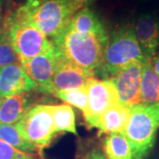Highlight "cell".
<instances>
[{"label": "cell", "instance_id": "obj_1", "mask_svg": "<svg viewBox=\"0 0 159 159\" xmlns=\"http://www.w3.org/2000/svg\"><path fill=\"white\" fill-rule=\"evenodd\" d=\"M76 12L67 0H26L11 14L52 40L66 29Z\"/></svg>", "mask_w": 159, "mask_h": 159}, {"label": "cell", "instance_id": "obj_2", "mask_svg": "<svg viewBox=\"0 0 159 159\" xmlns=\"http://www.w3.org/2000/svg\"><path fill=\"white\" fill-rule=\"evenodd\" d=\"M108 37L80 33L70 27L52 39L58 55L80 67L97 74L102 62V55L108 43Z\"/></svg>", "mask_w": 159, "mask_h": 159}, {"label": "cell", "instance_id": "obj_3", "mask_svg": "<svg viewBox=\"0 0 159 159\" xmlns=\"http://www.w3.org/2000/svg\"><path fill=\"white\" fill-rule=\"evenodd\" d=\"M159 129V103H139L130 108L123 134L131 146L133 159H145L153 148Z\"/></svg>", "mask_w": 159, "mask_h": 159}, {"label": "cell", "instance_id": "obj_4", "mask_svg": "<svg viewBox=\"0 0 159 159\" xmlns=\"http://www.w3.org/2000/svg\"><path fill=\"white\" fill-rule=\"evenodd\" d=\"M137 60L145 62L147 59L139 45L134 28L123 26L109 35L98 73L111 79L120 69Z\"/></svg>", "mask_w": 159, "mask_h": 159}, {"label": "cell", "instance_id": "obj_5", "mask_svg": "<svg viewBox=\"0 0 159 159\" xmlns=\"http://www.w3.org/2000/svg\"><path fill=\"white\" fill-rule=\"evenodd\" d=\"M9 39L19 60L28 59L47 52L53 47V42L33 25L15 18L11 13L4 20Z\"/></svg>", "mask_w": 159, "mask_h": 159}, {"label": "cell", "instance_id": "obj_6", "mask_svg": "<svg viewBox=\"0 0 159 159\" xmlns=\"http://www.w3.org/2000/svg\"><path fill=\"white\" fill-rule=\"evenodd\" d=\"M14 125L39 151L47 148L57 134L49 104L32 105Z\"/></svg>", "mask_w": 159, "mask_h": 159}, {"label": "cell", "instance_id": "obj_7", "mask_svg": "<svg viewBox=\"0 0 159 159\" xmlns=\"http://www.w3.org/2000/svg\"><path fill=\"white\" fill-rule=\"evenodd\" d=\"M89 106L84 121L89 128H97L102 114L115 104L120 103L116 89L111 79H91L86 85Z\"/></svg>", "mask_w": 159, "mask_h": 159}, {"label": "cell", "instance_id": "obj_8", "mask_svg": "<svg viewBox=\"0 0 159 159\" xmlns=\"http://www.w3.org/2000/svg\"><path fill=\"white\" fill-rule=\"evenodd\" d=\"M142 61H134L120 69L111 80L116 89L119 101L122 105L133 107L141 103Z\"/></svg>", "mask_w": 159, "mask_h": 159}, {"label": "cell", "instance_id": "obj_9", "mask_svg": "<svg viewBox=\"0 0 159 159\" xmlns=\"http://www.w3.org/2000/svg\"><path fill=\"white\" fill-rule=\"evenodd\" d=\"M96 72L80 67L57 53L56 67L50 94L53 95L58 90L86 87L91 79L96 78Z\"/></svg>", "mask_w": 159, "mask_h": 159}, {"label": "cell", "instance_id": "obj_10", "mask_svg": "<svg viewBox=\"0 0 159 159\" xmlns=\"http://www.w3.org/2000/svg\"><path fill=\"white\" fill-rule=\"evenodd\" d=\"M57 53L54 45L43 54L28 59H20L25 73L37 86V91L50 94L52 79L56 67Z\"/></svg>", "mask_w": 159, "mask_h": 159}, {"label": "cell", "instance_id": "obj_11", "mask_svg": "<svg viewBox=\"0 0 159 159\" xmlns=\"http://www.w3.org/2000/svg\"><path fill=\"white\" fill-rule=\"evenodd\" d=\"M37 89L36 84L25 73L20 62L0 68V98Z\"/></svg>", "mask_w": 159, "mask_h": 159}, {"label": "cell", "instance_id": "obj_12", "mask_svg": "<svg viewBox=\"0 0 159 159\" xmlns=\"http://www.w3.org/2000/svg\"><path fill=\"white\" fill-rule=\"evenodd\" d=\"M134 34L146 59L157 54L159 45V21L152 13H143L137 19Z\"/></svg>", "mask_w": 159, "mask_h": 159}, {"label": "cell", "instance_id": "obj_13", "mask_svg": "<svg viewBox=\"0 0 159 159\" xmlns=\"http://www.w3.org/2000/svg\"><path fill=\"white\" fill-rule=\"evenodd\" d=\"M32 106L29 92L0 98V124L14 125Z\"/></svg>", "mask_w": 159, "mask_h": 159}, {"label": "cell", "instance_id": "obj_14", "mask_svg": "<svg viewBox=\"0 0 159 159\" xmlns=\"http://www.w3.org/2000/svg\"><path fill=\"white\" fill-rule=\"evenodd\" d=\"M130 108L121 103L115 104L101 116L97 123L99 135L123 132L130 116Z\"/></svg>", "mask_w": 159, "mask_h": 159}, {"label": "cell", "instance_id": "obj_15", "mask_svg": "<svg viewBox=\"0 0 159 159\" xmlns=\"http://www.w3.org/2000/svg\"><path fill=\"white\" fill-rule=\"evenodd\" d=\"M68 27L80 33L93 34L102 37H108L105 26L90 8L80 9L72 17Z\"/></svg>", "mask_w": 159, "mask_h": 159}, {"label": "cell", "instance_id": "obj_16", "mask_svg": "<svg viewBox=\"0 0 159 159\" xmlns=\"http://www.w3.org/2000/svg\"><path fill=\"white\" fill-rule=\"evenodd\" d=\"M141 103H159V75L155 72L149 59L142 66Z\"/></svg>", "mask_w": 159, "mask_h": 159}, {"label": "cell", "instance_id": "obj_17", "mask_svg": "<svg viewBox=\"0 0 159 159\" xmlns=\"http://www.w3.org/2000/svg\"><path fill=\"white\" fill-rule=\"evenodd\" d=\"M102 150L107 159H133L130 144L123 132L107 134L102 141Z\"/></svg>", "mask_w": 159, "mask_h": 159}, {"label": "cell", "instance_id": "obj_18", "mask_svg": "<svg viewBox=\"0 0 159 159\" xmlns=\"http://www.w3.org/2000/svg\"><path fill=\"white\" fill-rule=\"evenodd\" d=\"M52 119L54 122V127L56 134L58 133H71L77 134L75 114L72 106L68 104H49Z\"/></svg>", "mask_w": 159, "mask_h": 159}, {"label": "cell", "instance_id": "obj_19", "mask_svg": "<svg viewBox=\"0 0 159 159\" xmlns=\"http://www.w3.org/2000/svg\"><path fill=\"white\" fill-rule=\"evenodd\" d=\"M0 139L23 152L29 154L39 152L38 148L20 134L14 125L0 124Z\"/></svg>", "mask_w": 159, "mask_h": 159}, {"label": "cell", "instance_id": "obj_20", "mask_svg": "<svg viewBox=\"0 0 159 159\" xmlns=\"http://www.w3.org/2000/svg\"><path fill=\"white\" fill-rule=\"evenodd\" d=\"M54 97L62 100L70 106H74L82 111L83 115L88 111L89 100H88V92L87 88L82 87L79 89H72L66 90H58L53 93Z\"/></svg>", "mask_w": 159, "mask_h": 159}, {"label": "cell", "instance_id": "obj_21", "mask_svg": "<svg viewBox=\"0 0 159 159\" xmlns=\"http://www.w3.org/2000/svg\"><path fill=\"white\" fill-rule=\"evenodd\" d=\"M20 62L17 53L11 45L3 22L0 24V68L12 63Z\"/></svg>", "mask_w": 159, "mask_h": 159}, {"label": "cell", "instance_id": "obj_22", "mask_svg": "<svg viewBox=\"0 0 159 159\" xmlns=\"http://www.w3.org/2000/svg\"><path fill=\"white\" fill-rule=\"evenodd\" d=\"M0 159H36L34 154L20 151L0 139Z\"/></svg>", "mask_w": 159, "mask_h": 159}, {"label": "cell", "instance_id": "obj_23", "mask_svg": "<svg viewBox=\"0 0 159 159\" xmlns=\"http://www.w3.org/2000/svg\"><path fill=\"white\" fill-rule=\"evenodd\" d=\"M69 3L74 6L76 11H80V9L86 8L91 4H93L96 0H67Z\"/></svg>", "mask_w": 159, "mask_h": 159}, {"label": "cell", "instance_id": "obj_24", "mask_svg": "<svg viewBox=\"0 0 159 159\" xmlns=\"http://www.w3.org/2000/svg\"><path fill=\"white\" fill-rule=\"evenodd\" d=\"M11 0H0V24L4 21V20L6 18V11L9 7Z\"/></svg>", "mask_w": 159, "mask_h": 159}, {"label": "cell", "instance_id": "obj_25", "mask_svg": "<svg viewBox=\"0 0 159 159\" xmlns=\"http://www.w3.org/2000/svg\"><path fill=\"white\" fill-rule=\"evenodd\" d=\"M84 159H107L105 156L97 148L92 149L89 153L86 155Z\"/></svg>", "mask_w": 159, "mask_h": 159}, {"label": "cell", "instance_id": "obj_26", "mask_svg": "<svg viewBox=\"0 0 159 159\" xmlns=\"http://www.w3.org/2000/svg\"><path fill=\"white\" fill-rule=\"evenodd\" d=\"M150 62L152 65V67L155 70V72L159 75V53H157L151 59Z\"/></svg>", "mask_w": 159, "mask_h": 159}]
</instances>
